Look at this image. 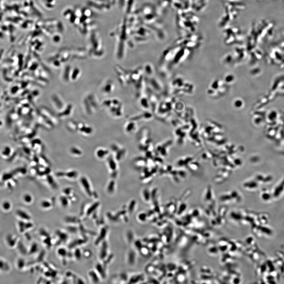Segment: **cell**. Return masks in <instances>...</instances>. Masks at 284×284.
I'll list each match as a JSON object with an SVG mask.
<instances>
[{
	"label": "cell",
	"instance_id": "obj_1",
	"mask_svg": "<svg viewBox=\"0 0 284 284\" xmlns=\"http://www.w3.org/2000/svg\"><path fill=\"white\" fill-rule=\"evenodd\" d=\"M3 208L4 209L6 210H9V208H10V205L9 206V204H8L7 203L4 204L3 205Z\"/></svg>",
	"mask_w": 284,
	"mask_h": 284
}]
</instances>
